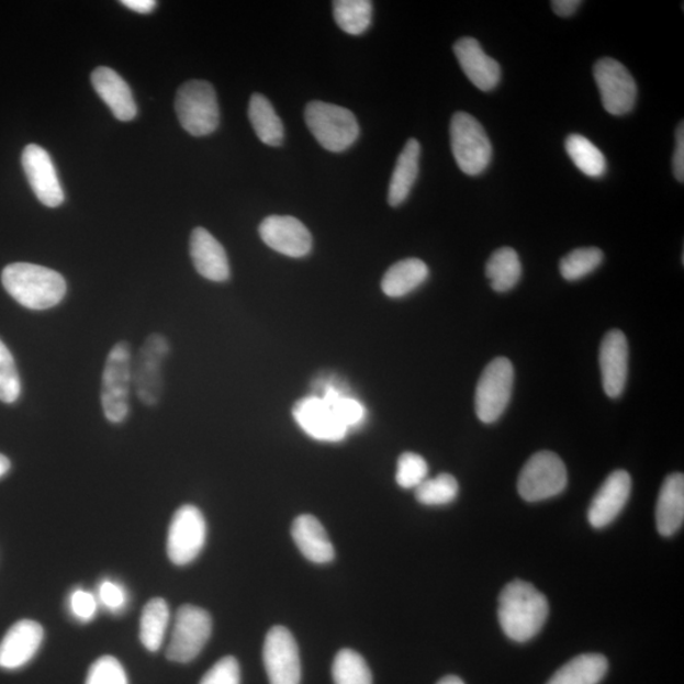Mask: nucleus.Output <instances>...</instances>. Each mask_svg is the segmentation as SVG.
I'll return each instance as SVG.
<instances>
[{
  "label": "nucleus",
  "mask_w": 684,
  "mask_h": 684,
  "mask_svg": "<svg viewBox=\"0 0 684 684\" xmlns=\"http://www.w3.org/2000/svg\"><path fill=\"white\" fill-rule=\"evenodd\" d=\"M548 616V599L531 583L517 580L502 590L498 620L511 640L526 642L537 637Z\"/></svg>",
  "instance_id": "nucleus-1"
},
{
  "label": "nucleus",
  "mask_w": 684,
  "mask_h": 684,
  "mask_svg": "<svg viewBox=\"0 0 684 684\" xmlns=\"http://www.w3.org/2000/svg\"><path fill=\"white\" fill-rule=\"evenodd\" d=\"M2 283L14 301L32 311L56 307L68 290L60 273L30 262H14L5 267Z\"/></svg>",
  "instance_id": "nucleus-2"
},
{
  "label": "nucleus",
  "mask_w": 684,
  "mask_h": 684,
  "mask_svg": "<svg viewBox=\"0 0 684 684\" xmlns=\"http://www.w3.org/2000/svg\"><path fill=\"white\" fill-rule=\"evenodd\" d=\"M304 120L311 134L327 152L348 150L360 135L356 115L344 106L313 101L304 110Z\"/></svg>",
  "instance_id": "nucleus-3"
},
{
  "label": "nucleus",
  "mask_w": 684,
  "mask_h": 684,
  "mask_svg": "<svg viewBox=\"0 0 684 684\" xmlns=\"http://www.w3.org/2000/svg\"><path fill=\"white\" fill-rule=\"evenodd\" d=\"M450 143L456 162L464 175L478 177L487 170L493 147L482 123L472 114L458 112L452 115Z\"/></svg>",
  "instance_id": "nucleus-4"
},
{
  "label": "nucleus",
  "mask_w": 684,
  "mask_h": 684,
  "mask_svg": "<svg viewBox=\"0 0 684 684\" xmlns=\"http://www.w3.org/2000/svg\"><path fill=\"white\" fill-rule=\"evenodd\" d=\"M176 111L181 127L197 137L213 134L220 125L217 94L209 81L184 82L177 93Z\"/></svg>",
  "instance_id": "nucleus-5"
},
{
  "label": "nucleus",
  "mask_w": 684,
  "mask_h": 684,
  "mask_svg": "<svg viewBox=\"0 0 684 684\" xmlns=\"http://www.w3.org/2000/svg\"><path fill=\"white\" fill-rule=\"evenodd\" d=\"M132 354L130 344H115L106 358L101 400L104 416L111 424H122L130 415Z\"/></svg>",
  "instance_id": "nucleus-6"
},
{
  "label": "nucleus",
  "mask_w": 684,
  "mask_h": 684,
  "mask_svg": "<svg viewBox=\"0 0 684 684\" xmlns=\"http://www.w3.org/2000/svg\"><path fill=\"white\" fill-rule=\"evenodd\" d=\"M564 461L553 451H539L523 468L517 490L523 500L540 502L559 496L567 489Z\"/></svg>",
  "instance_id": "nucleus-7"
},
{
  "label": "nucleus",
  "mask_w": 684,
  "mask_h": 684,
  "mask_svg": "<svg viewBox=\"0 0 684 684\" xmlns=\"http://www.w3.org/2000/svg\"><path fill=\"white\" fill-rule=\"evenodd\" d=\"M515 370L507 358L493 359L478 381L475 414L483 424H493L504 415L513 395Z\"/></svg>",
  "instance_id": "nucleus-8"
},
{
  "label": "nucleus",
  "mask_w": 684,
  "mask_h": 684,
  "mask_svg": "<svg viewBox=\"0 0 684 684\" xmlns=\"http://www.w3.org/2000/svg\"><path fill=\"white\" fill-rule=\"evenodd\" d=\"M212 617L205 609L184 605L178 609L167 650L169 661L186 664L194 661L208 644Z\"/></svg>",
  "instance_id": "nucleus-9"
},
{
  "label": "nucleus",
  "mask_w": 684,
  "mask_h": 684,
  "mask_svg": "<svg viewBox=\"0 0 684 684\" xmlns=\"http://www.w3.org/2000/svg\"><path fill=\"white\" fill-rule=\"evenodd\" d=\"M169 354L170 344L167 337L153 334L139 349L136 360L132 361V383L145 406H156L160 402L164 389L162 366Z\"/></svg>",
  "instance_id": "nucleus-10"
},
{
  "label": "nucleus",
  "mask_w": 684,
  "mask_h": 684,
  "mask_svg": "<svg viewBox=\"0 0 684 684\" xmlns=\"http://www.w3.org/2000/svg\"><path fill=\"white\" fill-rule=\"evenodd\" d=\"M208 524L200 508L181 506L171 518L167 551L171 563L187 565L194 562L204 548Z\"/></svg>",
  "instance_id": "nucleus-11"
},
{
  "label": "nucleus",
  "mask_w": 684,
  "mask_h": 684,
  "mask_svg": "<svg viewBox=\"0 0 684 684\" xmlns=\"http://www.w3.org/2000/svg\"><path fill=\"white\" fill-rule=\"evenodd\" d=\"M593 76L606 112L619 117L633 110L638 99L637 82L621 63L604 57L595 64Z\"/></svg>",
  "instance_id": "nucleus-12"
},
{
  "label": "nucleus",
  "mask_w": 684,
  "mask_h": 684,
  "mask_svg": "<svg viewBox=\"0 0 684 684\" xmlns=\"http://www.w3.org/2000/svg\"><path fill=\"white\" fill-rule=\"evenodd\" d=\"M263 665L270 684H300L302 677L299 646L284 626L268 632L262 649Z\"/></svg>",
  "instance_id": "nucleus-13"
},
{
  "label": "nucleus",
  "mask_w": 684,
  "mask_h": 684,
  "mask_svg": "<svg viewBox=\"0 0 684 684\" xmlns=\"http://www.w3.org/2000/svg\"><path fill=\"white\" fill-rule=\"evenodd\" d=\"M22 167L38 201L49 209L59 208L65 195L52 156L45 148L33 144L24 147Z\"/></svg>",
  "instance_id": "nucleus-14"
},
{
  "label": "nucleus",
  "mask_w": 684,
  "mask_h": 684,
  "mask_svg": "<svg viewBox=\"0 0 684 684\" xmlns=\"http://www.w3.org/2000/svg\"><path fill=\"white\" fill-rule=\"evenodd\" d=\"M261 240L270 249L290 258H304L312 250L310 229L292 216H269L259 227Z\"/></svg>",
  "instance_id": "nucleus-15"
},
{
  "label": "nucleus",
  "mask_w": 684,
  "mask_h": 684,
  "mask_svg": "<svg viewBox=\"0 0 684 684\" xmlns=\"http://www.w3.org/2000/svg\"><path fill=\"white\" fill-rule=\"evenodd\" d=\"M293 417L304 433L319 441H341L349 431L327 403L316 395L296 402Z\"/></svg>",
  "instance_id": "nucleus-16"
},
{
  "label": "nucleus",
  "mask_w": 684,
  "mask_h": 684,
  "mask_svg": "<svg viewBox=\"0 0 684 684\" xmlns=\"http://www.w3.org/2000/svg\"><path fill=\"white\" fill-rule=\"evenodd\" d=\"M603 385L608 397H620L628 382L629 345L621 329L608 332L599 348Z\"/></svg>",
  "instance_id": "nucleus-17"
},
{
  "label": "nucleus",
  "mask_w": 684,
  "mask_h": 684,
  "mask_svg": "<svg viewBox=\"0 0 684 684\" xmlns=\"http://www.w3.org/2000/svg\"><path fill=\"white\" fill-rule=\"evenodd\" d=\"M631 493V476L626 471H615L593 497L588 509V522L595 529L613 524L628 504Z\"/></svg>",
  "instance_id": "nucleus-18"
},
{
  "label": "nucleus",
  "mask_w": 684,
  "mask_h": 684,
  "mask_svg": "<svg viewBox=\"0 0 684 684\" xmlns=\"http://www.w3.org/2000/svg\"><path fill=\"white\" fill-rule=\"evenodd\" d=\"M44 637V628L36 621L14 624L0 642V669L19 670L30 663L43 644Z\"/></svg>",
  "instance_id": "nucleus-19"
},
{
  "label": "nucleus",
  "mask_w": 684,
  "mask_h": 684,
  "mask_svg": "<svg viewBox=\"0 0 684 684\" xmlns=\"http://www.w3.org/2000/svg\"><path fill=\"white\" fill-rule=\"evenodd\" d=\"M455 54L467 78L482 92H491L501 81V66L493 60L475 38L463 37L455 45Z\"/></svg>",
  "instance_id": "nucleus-20"
},
{
  "label": "nucleus",
  "mask_w": 684,
  "mask_h": 684,
  "mask_svg": "<svg viewBox=\"0 0 684 684\" xmlns=\"http://www.w3.org/2000/svg\"><path fill=\"white\" fill-rule=\"evenodd\" d=\"M189 247L198 273L211 282L222 283L228 280L231 271L226 250L208 229L194 228Z\"/></svg>",
  "instance_id": "nucleus-21"
},
{
  "label": "nucleus",
  "mask_w": 684,
  "mask_h": 684,
  "mask_svg": "<svg viewBox=\"0 0 684 684\" xmlns=\"http://www.w3.org/2000/svg\"><path fill=\"white\" fill-rule=\"evenodd\" d=\"M92 85L97 94L110 106L115 119L128 122L136 117L137 105L134 94L120 74L101 66L92 72Z\"/></svg>",
  "instance_id": "nucleus-22"
},
{
  "label": "nucleus",
  "mask_w": 684,
  "mask_h": 684,
  "mask_svg": "<svg viewBox=\"0 0 684 684\" xmlns=\"http://www.w3.org/2000/svg\"><path fill=\"white\" fill-rule=\"evenodd\" d=\"M292 538L304 558L316 564L333 562L335 549L332 540L315 516L301 515L292 526Z\"/></svg>",
  "instance_id": "nucleus-23"
},
{
  "label": "nucleus",
  "mask_w": 684,
  "mask_h": 684,
  "mask_svg": "<svg viewBox=\"0 0 684 684\" xmlns=\"http://www.w3.org/2000/svg\"><path fill=\"white\" fill-rule=\"evenodd\" d=\"M657 529L663 537H672L684 522V476L674 473L665 478L655 508Z\"/></svg>",
  "instance_id": "nucleus-24"
},
{
  "label": "nucleus",
  "mask_w": 684,
  "mask_h": 684,
  "mask_svg": "<svg viewBox=\"0 0 684 684\" xmlns=\"http://www.w3.org/2000/svg\"><path fill=\"white\" fill-rule=\"evenodd\" d=\"M419 158H422V145L416 138H410L395 162L391 178L389 203L392 208H399L406 202L418 177Z\"/></svg>",
  "instance_id": "nucleus-25"
},
{
  "label": "nucleus",
  "mask_w": 684,
  "mask_h": 684,
  "mask_svg": "<svg viewBox=\"0 0 684 684\" xmlns=\"http://www.w3.org/2000/svg\"><path fill=\"white\" fill-rule=\"evenodd\" d=\"M430 270L422 259L410 258L395 262L382 279V291L391 299H401L423 285Z\"/></svg>",
  "instance_id": "nucleus-26"
},
{
  "label": "nucleus",
  "mask_w": 684,
  "mask_h": 684,
  "mask_svg": "<svg viewBox=\"0 0 684 684\" xmlns=\"http://www.w3.org/2000/svg\"><path fill=\"white\" fill-rule=\"evenodd\" d=\"M607 670L608 662L604 655L582 654L559 669L547 684H598L605 679Z\"/></svg>",
  "instance_id": "nucleus-27"
},
{
  "label": "nucleus",
  "mask_w": 684,
  "mask_h": 684,
  "mask_svg": "<svg viewBox=\"0 0 684 684\" xmlns=\"http://www.w3.org/2000/svg\"><path fill=\"white\" fill-rule=\"evenodd\" d=\"M249 120L255 134L262 144L274 147L283 144V122L266 96L255 93L251 97Z\"/></svg>",
  "instance_id": "nucleus-28"
},
{
  "label": "nucleus",
  "mask_w": 684,
  "mask_h": 684,
  "mask_svg": "<svg viewBox=\"0 0 684 684\" xmlns=\"http://www.w3.org/2000/svg\"><path fill=\"white\" fill-rule=\"evenodd\" d=\"M485 276L490 279L493 291L506 293L520 282L523 266L513 247H501L494 251L485 266Z\"/></svg>",
  "instance_id": "nucleus-29"
},
{
  "label": "nucleus",
  "mask_w": 684,
  "mask_h": 684,
  "mask_svg": "<svg viewBox=\"0 0 684 684\" xmlns=\"http://www.w3.org/2000/svg\"><path fill=\"white\" fill-rule=\"evenodd\" d=\"M170 620L167 601L156 597L146 604L139 621V640L148 652H158L165 636H167Z\"/></svg>",
  "instance_id": "nucleus-30"
},
{
  "label": "nucleus",
  "mask_w": 684,
  "mask_h": 684,
  "mask_svg": "<svg viewBox=\"0 0 684 684\" xmlns=\"http://www.w3.org/2000/svg\"><path fill=\"white\" fill-rule=\"evenodd\" d=\"M565 152L584 176L593 179L603 178L607 171V161L603 152L582 135H570L565 139Z\"/></svg>",
  "instance_id": "nucleus-31"
},
{
  "label": "nucleus",
  "mask_w": 684,
  "mask_h": 684,
  "mask_svg": "<svg viewBox=\"0 0 684 684\" xmlns=\"http://www.w3.org/2000/svg\"><path fill=\"white\" fill-rule=\"evenodd\" d=\"M333 11L337 26L348 35H362L372 24L373 3L369 0H336Z\"/></svg>",
  "instance_id": "nucleus-32"
},
{
  "label": "nucleus",
  "mask_w": 684,
  "mask_h": 684,
  "mask_svg": "<svg viewBox=\"0 0 684 684\" xmlns=\"http://www.w3.org/2000/svg\"><path fill=\"white\" fill-rule=\"evenodd\" d=\"M333 679L335 684H373L366 659L351 649H343L335 657Z\"/></svg>",
  "instance_id": "nucleus-33"
},
{
  "label": "nucleus",
  "mask_w": 684,
  "mask_h": 684,
  "mask_svg": "<svg viewBox=\"0 0 684 684\" xmlns=\"http://www.w3.org/2000/svg\"><path fill=\"white\" fill-rule=\"evenodd\" d=\"M415 496L425 506H445L455 502L459 494V483L455 476L442 473L433 480H425L415 489Z\"/></svg>",
  "instance_id": "nucleus-34"
},
{
  "label": "nucleus",
  "mask_w": 684,
  "mask_h": 684,
  "mask_svg": "<svg viewBox=\"0 0 684 684\" xmlns=\"http://www.w3.org/2000/svg\"><path fill=\"white\" fill-rule=\"evenodd\" d=\"M604 253L598 247H581L568 254L559 263L560 274L575 282L593 273L604 261Z\"/></svg>",
  "instance_id": "nucleus-35"
},
{
  "label": "nucleus",
  "mask_w": 684,
  "mask_h": 684,
  "mask_svg": "<svg viewBox=\"0 0 684 684\" xmlns=\"http://www.w3.org/2000/svg\"><path fill=\"white\" fill-rule=\"evenodd\" d=\"M21 379L10 349L0 340V401L14 403L21 395Z\"/></svg>",
  "instance_id": "nucleus-36"
},
{
  "label": "nucleus",
  "mask_w": 684,
  "mask_h": 684,
  "mask_svg": "<svg viewBox=\"0 0 684 684\" xmlns=\"http://www.w3.org/2000/svg\"><path fill=\"white\" fill-rule=\"evenodd\" d=\"M427 473L428 466L422 456L416 455V452H403L399 459L395 481L402 489H417L427 480Z\"/></svg>",
  "instance_id": "nucleus-37"
},
{
  "label": "nucleus",
  "mask_w": 684,
  "mask_h": 684,
  "mask_svg": "<svg viewBox=\"0 0 684 684\" xmlns=\"http://www.w3.org/2000/svg\"><path fill=\"white\" fill-rule=\"evenodd\" d=\"M86 684H128V679L119 659L104 655L90 666Z\"/></svg>",
  "instance_id": "nucleus-38"
},
{
  "label": "nucleus",
  "mask_w": 684,
  "mask_h": 684,
  "mask_svg": "<svg viewBox=\"0 0 684 684\" xmlns=\"http://www.w3.org/2000/svg\"><path fill=\"white\" fill-rule=\"evenodd\" d=\"M200 684H242L240 665L234 657L222 658L203 675Z\"/></svg>",
  "instance_id": "nucleus-39"
},
{
  "label": "nucleus",
  "mask_w": 684,
  "mask_h": 684,
  "mask_svg": "<svg viewBox=\"0 0 684 684\" xmlns=\"http://www.w3.org/2000/svg\"><path fill=\"white\" fill-rule=\"evenodd\" d=\"M98 603L92 593L85 590H76L70 596V609L74 616L82 623L93 619L97 614Z\"/></svg>",
  "instance_id": "nucleus-40"
},
{
  "label": "nucleus",
  "mask_w": 684,
  "mask_h": 684,
  "mask_svg": "<svg viewBox=\"0 0 684 684\" xmlns=\"http://www.w3.org/2000/svg\"><path fill=\"white\" fill-rule=\"evenodd\" d=\"M99 601L112 613H120L127 604L126 591L120 584L104 581L98 591Z\"/></svg>",
  "instance_id": "nucleus-41"
},
{
  "label": "nucleus",
  "mask_w": 684,
  "mask_h": 684,
  "mask_svg": "<svg viewBox=\"0 0 684 684\" xmlns=\"http://www.w3.org/2000/svg\"><path fill=\"white\" fill-rule=\"evenodd\" d=\"M673 172L675 179L683 183L684 181V126L683 122L675 132V150L673 154Z\"/></svg>",
  "instance_id": "nucleus-42"
},
{
  "label": "nucleus",
  "mask_w": 684,
  "mask_h": 684,
  "mask_svg": "<svg viewBox=\"0 0 684 684\" xmlns=\"http://www.w3.org/2000/svg\"><path fill=\"white\" fill-rule=\"evenodd\" d=\"M582 4L581 0H554V2H551V8H553L556 14L565 19V16H571L579 11Z\"/></svg>",
  "instance_id": "nucleus-43"
},
{
  "label": "nucleus",
  "mask_w": 684,
  "mask_h": 684,
  "mask_svg": "<svg viewBox=\"0 0 684 684\" xmlns=\"http://www.w3.org/2000/svg\"><path fill=\"white\" fill-rule=\"evenodd\" d=\"M121 3L128 10L142 14H150L156 8L154 0H123Z\"/></svg>",
  "instance_id": "nucleus-44"
},
{
  "label": "nucleus",
  "mask_w": 684,
  "mask_h": 684,
  "mask_svg": "<svg viewBox=\"0 0 684 684\" xmlns=\"http://www.w3.org/2000/svg\"><path fill=\"white\" fill-rule=\"evenodd\" d=\"M11 469V461L3 455H0V478L4 476Z\"/></svg>",
  "instance_id": "nucleus-45"
},
{
  "label": "nucleus",
  "mask_w": 684,
  "mask_h": 684,
  "mask_svg": "<svg viewBox=\"0 0 684 684\" xmlns=\"http://www.w3.org/2000/svg\"><path fill=\"white\" fill-rule=\"evenodd\" d=\"M438 684H466V683L461 681L459 677H457V675H448V677H444L442 680H440Z\"/></svg>",
  "instance_id": "nucleus-46"
}]
</instances>
